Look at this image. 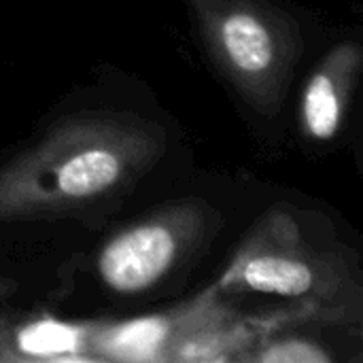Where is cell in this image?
Masks as SVG:
<instances>
[{
    "instance_id": "2",
    "label": "cell",
    "mask_w": 363,
    "mask_h": 363,
    "mask_svg": "<svg viewBox=\"0 0 363 363\" xmlns=\"http://www.w3.org/2000/svg\"><path fill=\"white\" fill-rule=\"evenodd\" d=\"M215 68L264 115L281 111L302 55L296 19L270 0H185Z\"/></svg>"
},
{
    "instance_id": "6",
    "label": "cell",
    "mask_w": 363,
    "mask_h": 363,
    "mask_svg": "<svg viewBox=\"0 0 363 363\" xmlns=\"http://www.w3.org/2000/svg\"><path fill=\"white\" fill-rule=\"evenodd\" d=\"M162 336H164L162 321L155 319L134 321L113 334V338L108 340V349L125 357H143L147 351L155 349L162 342Z\"/></svg>"
},
{
    "instance_id": "5",
    "label": "cell",
    "mask_w": 363,
    "mask_h": 363,
    "mask_svg": "<svg viewBox=\"0 0 363 363\" xmlns=\"http://www.w3.org/2000/svg\"><path fill=\"white\" fill-rule=\"evenodd\" d=\"M359 62L353 47H340L306 83L302 98V119L311 138L328 143L342 125L347 108V74Z\"/></svg>"
},
{
    "instance_id": "7",
    "label": "cell",
    "mask_w": 363,
    "mask_h": 363,
    "mask_svg": "<svg viewBox=\"0 0 363 363\" xmlns=\"http://www.w3.org/2000/svg\"><path fill=\"white\" fill-rule=\"evenodd\" d=\"M74 347H77V332L55 323H40L36 328H30L21 336V349L36 355L62 353Z\"/></svg>"
},
{
    "instance_id": "1",
    "label": "cell",
    "mask_w": 363,
    "mask_h": 363,
    "mask_svg": "<svg viewBox=\"0 0 363 363\" xmlns=\"http://www.w3.org/2000/svg\"><path fill=\"white\" fill-rule=\"evenodd\" d=\"M164 151V130L134 113L66 115L0 164V221L94 211L128 194Z\"/></svg>"
},
{
    "instance_id": "3",
    "label": "cell",
    "mask_w": 363,
    "mask_h": 363,
    "mask_svg": "<svg viewBox=\"0 0 363 363\" xmlns=\"http://www.w3.org/2000/svg\"><path fill=\"white\" fill-rule=\"evenodd\" d=\"M206 232V213L196 204H179L119 232L100 257L98 272L104 285L121 296H138L155 289Z\"/></svg>"
},
{
    "instance_id": "4",
    "label": "cell",
    "mask_w": 363,
    "mask_h": 363,
    "mask_svg": "<svg viewBox=\"0 0 363 363\" xmlns=\"http://www.w3.org/2000/svg\"><path fill=\"white\" fill-rule=\"evenodd\" d=\"M232 277L255 294L281 298L313 296L325 279L321 264L313 257L272 245L247 247Z\"/></svg>"
}]
</instances>
